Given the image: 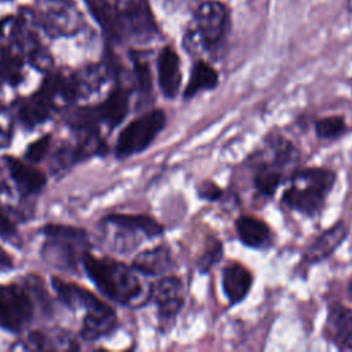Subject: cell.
<instances>
[{"mask_svg":"<svg viewBox=\"0 0 352 352\" xmlns=\"http://www.w3.org/2000/svg\"><path fill=\"white\" fill-rule=\"evenodd\" d=\"M148 298H151L158 309L162 322H170L176 318L183 307V283L177 276H162L150 289Z\"/></svg>","mask_w":352,"mask_h":352,"instance_id":"8","label":"cell"},{"mask_svg":"<svg viewBox=\"0 0 352 352\" xmlns=\"http://www.w3.org/2000/svg\"><path fill=\"white\" fill-rule=\"evenodd\" d=\"M118 15L120 40L131 38L146 43L158 34L154 16L144 0H128L118 8Z\"/></svg>","mask_w":352,"mask_h":352,"instance_id":"6","label":"cell"},{"mask_svg":"<svg viewBox=\"0 0 352 352\" xmlns=\"http://www.w3.org/2000/svg\"><path fill=\"white\" fill-rule=\"evenodd\" d=\"M336 173L327 168H304L294 172L282 192V202L290 210L314 217L324 206L336 183Z\"/></svg>","mask_w":352,"mask_h":352,"instance_id":"2","label":"cell"},{"mask_svg":"<svg viewBox=\"0 0 352 352\" xmlns=\"http://www.w3.org/2000/svg\"><path fill=\"white\" fill-rule=\"evenodd\" d=\"M23 76V58L19 50L0 51V78L15 85Z\"/></svg>","mask_w":352,"mask_h":352,"instance_id":"22","label":"cell"},{"mask_svg":"<svg viewBox=\"0 0 352 352\" xmlns=\"http://www.w3.org/2000/svg\"><path fill=\"white\" fill-rule=\"evenodd\" d=\"M346 8L349 10V12H352V0H346Z\"/></svg>","mask_w":352,"mask_h":352,"instance_id":"33","label":"cell"},{"mask_svg":"<svg viewBox=\"0 0 352 352\" xmlns=\"http://www.w3.org/2000/svg\"><path fill=\"white\" fill-rule=\"evenodd\" d=\"M0 234L4 236H11L15 234V227L10 217L0 209Z\"/></svg>","mask_w":352,"mask_h":352,"instance_id":"29","label":"cell"},{"mask_svg":"<svg viewBox=\"0 0 352 352\" xmlns=\"http://www.w3.org/2000/svg\"><path fill=\"white\" fill-rule=\"evenodd\" d=\"M133 72L140 98H143V100H151L150 98L153 95V77L150 65L144 59L133 56Z\"/></svg>","mask_w":352,"mask_h":352,"instance_id":"24","label":"cell"},{"mask_svg":"<svg viewBox=\"0 0 352 352\" xmlns=\"http://www.w3.org/2000/svg\"><path fill=\"white\" fill-rule=\"evenodd\" d=\"M52 107L54 104L51 99L40 89L38 92H36L34 95H32L21 103L18 114L21 121L26 126L32 128L38 124H43L50 117Z\"/></svg>","mask_w":352,"mask_h":352,"instance_id":"19","label":"cell"},{"mask_svg":"<svg viewBox=\"0 0 352 352\" xmlns=\"http://www.w3.org/2000/svg\"><path fill=\"white\" fill-rule=\"evenodd\" d=\"M166 125V116L161 109L142 114L129 122L120 133L116 144V154L126 158L146 150Z\"/></svg>","mask_w":352,"mask_h":352,"instance_id":"5","label":"cell"},{"mask_svg":"<svg viewBox=\"0 0 352 352\" xmlns=\"http://www.w3.org/2000/svg\"><path fill=\"white\" fill-rule=\"evenodd\" d=\"M106 221L129 232L142 234L146 238H155L162 234L164 227L153 217L146 214L113 213L106 217Z\"/></svg>","mask_w":352,"mask_h":352,"instance_id":"17","label":"cell"},{"mask_svg":"<svg viewBox=\"0 0 352 352\" xmlns=\"http://www.w3.org/2000/svg\"><path fill=\"white\" fill-rule=\"evenodd\" d=\"M158 72V85L164 96L173 99L180 89L182 84V70L180 59L173 47L166 45L160 51L157 59Z\"/></svg>","mask_w":352,"mask_h":352,"instance_id":"11","label":"cell"},{"mask_svg":"<svg viewBox=\"0 0 352 352\" xmlns=\"http://www.w3.org/2000/svg\"><path fill=\"white\" fill-rule=\"evenodd\" d=\"M253 285L252 272L241 263H230L223 268L221 286L227 300L238 304L245 300Z\"/></svg>","mask_w":352,"mask_h":352,"instance_id":"12","label":"cell"},{"mask_svg":"<svg viewBox=\"0 0 352 352\" xmlns=\"http://www.w3.org/2000/svg\"><path fill=\"white\" fill-rule=\"evenodd\" d=\"M346 294H348V298L352 301V278L349 279L348 282V286H346Z\"/></svg>","mask_w":352,"mask_h":352,"instance_id":"32","label":"cell"},{"mask_svg":"<svg viewBox=\"0 0 352 352\" xmlns=\"http://www.w3.org/2000/svg\"><path fill=\"white\" fill-rule=\"evenodd\" d=\"M346 131V122L341 116H329L315 121V133L320 139L331 140L344 135Z\"/></svg>","mask_w":352,"mask_h":352,"instance_id":"23","label":"cell"},{"mask_svg":"<svg viewBox=\"0 0 352 352\" xmlns=\"http://www.w3.org/2000/svg\"><path fill=\"white\" fill-rule=\"evenodd\" d=\"M348 235V228L344 221H337L330 228L319 234L304 250V261L316 264L330 257L344 242Z\"/></svg>","mask_w":352,"mask_h":352,"instance_id":"10","label":"cell"},{"mask_svg":"<svg viewBox=\"0 0 352 352\" xmlns=\"http://www.w3.org/2000/svg\"><path fill=\"white\" fill-rule=\"evenodd\" d=\"M197 194L205 201H217L223 195V190L212 180H204L197 187Z\"/></svg>","mask_w":352,"mask_h":352,"instance_id":"28","label":"cell"},{"mask_svg":"<svg viewBox=\"0 0 352 352\" xmlns=\"http://www.w3.org/2000/svg\"><path fill=\"white\" fill-rule=\"evenodd\" d=\"M230 29V12L226 4L217 0H205L194 11L192 28L188 40L198 43L209 52L217 51Z\"/></svg>","mask_w":352,"mask_h":352,"instance_id":"3","label":"cell"},{"mask_svg":"<svg viewBox=\"0 0 352 352\" xmlns=\"http://www.w3.org/2000/svg\"><path fill=\"white\" fill-rule=\"evenodd\" d=\"M217 84H219L217 70L205 60H197L191 67L190 78L184 88L183 96L184 99H191L201 91L214 89Z\"/></svg>","mask_w":352,"mask_h":352,"instance_id":"20","label":"cell"},{"mask_svg":"<svg viewBox=\"0 0 352 352\" xmlns=\"http://www.w3.org/2000/svg\"><path fill=\"white\" fill-rule=\"evenodd\" d=\"M37 23L54 37L73 36L81 30L84 18L73 0H36Z\"/></svg>","mask_w":352,"mask_h":352,"instance_id":"4","label":"cell"},{"mask_svg":"<svg viewBox=\"0 0 352 352\" xmlns=\"http://www.w3.org/2000/svg\"><path fill=\"white\" fill-rule=\"evenodd\" d=\"M223 256V246L219 241H213L208 248L204 252V254L199 257L198 263H197V267L199 270V272H208L213 265H216L220 258Z\"/></svg>","mask_w":352,"mask_h":352,"instance_id":"25","label":"cell"},{"mask_svg":"<svg viewBox=\"0 0 352 352\" xmlns=\"http://www.w3.org/2000/svg\"><path fill=\"white\" fill-rule=\"evenodd\" d=\"M158 1H161L165 7H170V8H175V7H177V6H180L184 0H158Z\"/></svg>","mask_w":352,"mask_h":352,"instance_id":"31","label":"cell"},{"mask_svg":"<svg viewBox=\"0 0 352 352\" xmlns=\"http://www.w3.org/2000/svg\"><path fill=\"white\" fill-rule=\"evenodd\" d=\"M50 136H43L37 140H34L33 143H30V146L26 148V157L30 160V161H40L48 151V147H50Z\"/></svg>","mask_w":352,"mask_h":352,"instance_id":"27","label":"cell"},{"mask_svg":"<svg viewBox=\"0 0 352 352\" xmlns=\"http://www.w3.org/2000/svg\"><path fill=\"white\" fill-rule=\"evenodd\" d=\"M129 110V92L122 88H114L107 99H104L95 110V116L109 126L118 125L128 114Z\"/></svg>","mask_w":352,"mask_h":352,"instance_id":"16","label":"cell"},{"mask_svg":"<svg viewBox=\"0 0 352 352\" xmlns=\"http://www.w3.org/2000/svg\"><path fill=\"white\" fill-rule=\"evenodd\" d=\"M132 267L136 270V272H140L143 275H164L173 268L172 253L165 245L146 249L135 257Z\"/></svg>","mask_w":352,"mask_h":352,"instance_id":"15","label":"cell"},{"mask_svg":"<svg viewBox=\"0 0 352 352\" xmlns=\"http://www.w3.org/2000/svg\"><path fill=\"white\" fill-rule=\"evenodd\" d=\"M82 264L91 280L113 301L122 305H138L142 301L144 287L133 267L89 254L82 257Z\"/></svg>","mask_w":352,"mask_h":352,"instance_id":"1","label":"cell"},{"mask_svg":"<svg viewBox=\"0 0 352 352\" xmlns=\"http://www.w3.org/2000/svg\"><path fill=\"white\" fill-rule=\"evenodd\" d=\"M12 139V120L10 113L0 106V148L10 144Z\"/></svg>","mask_w":352,"mask_h":352,"instance_id":"26","label":"cell"},{"mask_svg":"<svg viewBox=\"0 0 352 352\" xmlns=\"http://www.w3.org/2000/svg\"><path fill=\"white\" fill-rule=\"evenodd\" d=\"M6 162L11 177L23 192H37L45 184V176L34 166H30L21 160L12 157H7Z\"/></svg>","mask_w":352,"mask_h":352,"instance_id":"18","label":"cell"},{"mask_svg":"<svg viewBox=\"0 0 352 352\" xmlns=\"http://www.w3.org/2000/svg\"><path fill=\"white\" fill-rule=\"evenodd\" d=\"M12 268V257L0 248V271H7Z\"/></svg>","mask_w":352,"mask_h":352,"instance_id":"30","label":"cell"},{"mask_svg":"<svg viewBox=\"0 0 352 352\" xmlns=\"http://www.w3.org/2000/svg\"><path fill=\"white\" fill-rule=\"evenodd\" d=\"M33 302L18 285L0 286V324L8 330H22L32 319Z\"/></svg>","mask_w":352,"mask_h":352,"instance_id":"7","label":"cell"},{"mask_svg":"<svg viewBox=\"0 0 352 352\" xmlns=\"http://www.w3.org/2000/svg\"><path fill=\"white\" fill-rule=\"evenodd\" d=\"M239 241L252 249H265L272 243V231L265 221L253 216H239L235 221Z\"/></svg>","mask_w":352,"mask_h":352,"instance_id":"14","label":"cell"},{"mask_svg":"<svg viewBox=\"0 0 352 352\" xmlns=\"http://www.w3.org/2000/svg\"><path fill=\"white\" fill-rule=\"evenodd\" d=\"M323 337L340 351H352V309L340 302L329 307Z\"/></svg>","mask_w":352,"mask_h":352,"instance_id":"9","label":"cell"},{"mask_svg":"<svg viewBox=\"0 0 352 352\" xmlns=\"http://www.w3.org/2000/svg\"><path fill=\"white\" fill-rule=\"evenodd\" d=\"M91 14L98 23L116 40H120V15L118 8L107 0H88Z\"/></svg>","mask_w":352,"mask_h":352,"instance_id":"21","label":"cell"},{"mask_svg":"<svg viewBox=\"0 0 352 352\" xmlns=\"http://www.w3.org/2000/svg\"><path fill=\"white\" fill-rule=\"evenodd\" d=\"M117 322L116 312L102 300L85 309L81 334L88 340H95L107 334Z\"/></svg>","mask_w":352,"mask_h":352,"instance_id":"13","label":"cell"}]
</instances>
